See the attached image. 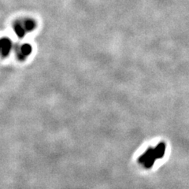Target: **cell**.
Wrapping results in <instances>:
<instances>
[{
	"instance_id": "3",
	"label": "cell",
	"mask_w": 189,
	"mask_h": 189,
	"mask_svg": "<svg viewBox=\"0 0 189 189\" xmlns=\"http://www.w3.org/2000/svg\"><path fill=\"white\" fill-rule=\"evenodd\" d=\"M12 43L9 39H0V57H6L12 50Z\"/></svg>"
},
{
	"instance_id": "2",
	"label": "cell",
	"mask_w": 189,
	"mask_h": 189,
	"mask_svg": "<svg viewBox=\"0 0 189 189\" xmlns=\"http://www.w3.org/2000/svg\"><path fill=\"white\" fill-rule=\"evenodd\" d=\"M32 50V46L28 43H23L20 45L16 48L17 58L19 60H25L30 55Z\"/></svg>"
},
{
	"instance_id": "1",
	"label": "cell",
	"mask_w": 189,
	"mask_h": 189,
	"mask_svg": "<svg viewBox=\"0 0 189 189\" xmlns=\"http://www.w3.org/2000/svg\"><path fill=\"white\" fill-rule=\"evenodd\" d=\"M35 27V21L31 19H25L17 21L14 25V32L18 37H23L27 33L32 31Z\"/></svg>"
}]
</instances>
